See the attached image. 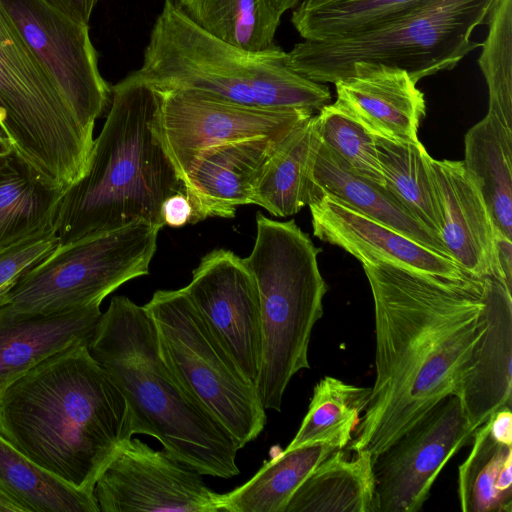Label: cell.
<instances>
[{
  "mask_svg": "<svg viewBox=\"0 0 512 512\" xmlns=\"http://www.w3.org/2000/svg\"><path fill=\"white\" fill-rule=\"evenodd\" d=\"M375 322V381L346 447L376 456L436 404L457 395L485 332L483 280L450 281L363 265Z\"/></svg>",
  "mask_w": 512,
  "mask_h": 512,
  "instance_id": "6da1fadb",
  "label": "cell"
},
{
  "mask_svg": "<svg viewBox=\"0 0 512 512\" xmlns=\"http://www.w3.org/2000/svg\"><path fill=\"white\" fill-rule=\"evenodd\" d=\"M0 434L37 465L89 491L132 437L125 398L86 342L48 356L5 389Z\"/></svg>",
  "mask_w": 512,
  "mask_h": 512,
  "instance_id": "7a4b0ae2",
  "label": "cell"
},
{
  "mask_svg": "<svg viewBox=\"0 0 512 512\" xmlns=\"http://www.w3.org/2000/svg\"><path fill=\"white\" fill-rule=\"evenodd\" d=\"M88 349L125 398L132 436L156 438L202 475L228 479L240 473L235 439L165 363L143 306L114 296Z\"/></svg>",
  "mask_w": 512,
  "mask_h": 512,
  "instance_id": "3957f363",
  "label": "cell"
},
{
  "mask_svg": "<svg viewBox=\"0 0 512 512\" xmlns=\"http://www.w3.org/2000/svg\"><path fill=\"white\" fill-rule=\"evenodd\" d=\"M160 97L132 72L112 86L85 171L63 194L55 221L58 247L134 222L165 225L164 201L184 188L152 130Z\"/></svg>",
  "mask_w": 512,
  "mask_h": 512,
  "instance_id": "277c9868",
  "label": "cell"
},
{
  "mask_svg": "<svg viewBox=\"0 0 512 512\" xmlns=\"http://www.w3.org/2000/svg\"><path fill=\"white\" fill-rule=\"evenodd\" d=\"M135 76L160 92L197 90L252 107L319 112L331 101L327 85L293 71L275 44L248 51L226 43L164 0Z\"/></svg>",
  "mask_w": 512,
  "mask_h": 512,
  "instance_id": "5b68a950",
  "label": "cell"
},
{
  "mask_svg": "<svg viewBox=\"0 0 512 512\" xmlns=\"http://www.w3.org/2000/svg\"><path fill=\"white\" fill-rule=\"evenodd\" d=\"M320 251L294 220L257 213L254 246L244 261L260 297L262 361L256 389L265 410L280 412L293 376L310 368V338L328 290L318 267Z\"/></svg>",
  "mask_w": 512,
  "mask_h": 512,
  "instance_id": "8992f818",
  "label": "cell"
},
{
  "mask_svg": "<svg viewBox=\"0 0 512 512\" xmlns=\"http://www.w3.org/2000/svg\"><path fill=\"white\" fill-rule=\"evenodd\" d=\"M494 0H427L365 30L322 41L303 40L287 52L288 66L318 83H335L357 62L406 70L415 80L452 70L481 46L471 35Z\"/></svg>",
  "mask_w": 512,
  "mask_h": 512,
  "instance_id": "52a82bcc",
  "label": "cell"
},
{
  "mask_svg": "<svg viewBox=\"0 0 512 512\" xmlns=\"http://www.w3.org/2000/svg\"><path fill=\"white\" fill-rule=\"evenodd\" d=\"M0 126L14 151L67 188L84 173L93 135L81 127L0 3Z\"/></svg>",
  "mask_w": 512,
  "mask_h": 512,
  "instance_id": "ba28073f",
  "label": "cell"
},
{
  "mask_svg": "<svg viewBox=\"0 0 512 512\" xmlns=\"http://www.w3.org/2000/svg\"><path fill=\"white\" fill-rule=\"evenodd\" d=\"M160 354L183 386L222 424L239 449L266 424L256 387L242 374L183 288L157 290L143 306Z\"/></svg>",
  "mask_w": 512,
  "mask_h": 512,
  "instance_id": "9c48e42d",
  "label": "cell"
},
{
  "mask_svg": "<svg viewBox=\"0 0 512 512\" xmlns=\"http://www.w3.org/2000/svg\"><path fill=\"white\" fill-rule=\"evenodd\" d=\"M160 229L139 221L58 247L22 276L5 304L39 314L101 304L124 283L149 274Z\"/></svg>",
  "mask_w": 512,
  "mask_h": 512,
  "instance_id": "30bf717a",
  "label": "cell"
},
{
  "mask_svg": "<svg viewBox=\"0 0 512 512\" xmlns=\"http://www.w3.org/2000/svg\"><path fill=\"white\" fill-rule=\"evenodd\" d=\"M75 118L90 135L110 107L112 87L101 76L88 24L48 0H0Z\"/></svg>",
  "mask_w": 512,
  "mask_h": 512,
  "instance_id": "8fae6325",
  "label": "cell"
},
{
  "mask_svg": "<svg viewBox=\"0 0 512 512\" xmlns=\"http://www.w3.org/2000/svg\"><path fill=\"white\" fill-rule=\"evenodd\" d=\"M160 94L152 130L181 181L198 155L212 146L257 136L286 135L314 115L305 109L240 105L197 90Z\"/></svg>",
  "mask_w": 512,
  "mask_h": 512,
  "instance_id": "7c38bea8",
  "label": "cell"
},
{
  "mask_svg": "<svg viewBox=\"0 0 512 512\" xmlns=\"http://www.w3.org/2000/svg\"><path fill=\"white\" fill-rule=\"evenodd\" d=\"M474 429L449 395L373 457L377 512H417L448 461L471 444Z\"/></svg>",
  "mask_w": 512,
  "mask_h": 512,
  "instance_id": "4fadbf2b",
  "label": "cell"
},
{
  "mask_svg": "<svg viewBox=\"0 0 512 512\" xmlns=\"http://www.w3.org/2000/svg\"><path fill=\"white\" fill-rule=\"evenodd\" d=\"M202 476L166 450L132 436L103 468L93 494L99 512H223L222 494Z\"/></svg>",
  "mask_w": 512,
  "mask_h": 512,
  "instance_id": "5bb4252c",
  "label": "cell"
},
{
  "mask_svg": "<svg viewBox=\"0 0 512 512\" xmlns=\"http://www.w3.org/2000/svg\"><path fill=\"white\" fill-rule=\"evenodd\" d=\"M242 374L256 387L262 321L256 281L244 258L227 249L204 255L183 288Z\"/></svg>",
  "mask_w": 512,
  "mask_h": 512,
  "instance_id": "9a60e30c",
  "label": "cell"
},
{
  "mask_svg": "<svg viewBox=\"0 0 512 512\" xmlns=\"http://www.w3.org/2000/svg\"><path fill=\"white\" fill-rule=\"evenodd\" d=\"M308 206L314 236L342 248L362 265L385 263L450 281L476 280L450 257L372 220L329 194H314Z\"/></svg>",
  "mask_w": 512,
  "mask_h": 512,
  "instance_id": "2e32d148",
  "label": "cell"
},
{
  "mask_svg": "<svg viewBox=\"0 0 512 512\" xmlns=\"http://www.w3.org/2000/svg\"><path fill=\"white\" fill-rule=\"evenodd\" d=\"M334 85V103L370 135L399 142L418 141L426 102L417 81L406 70L357 62Z\"/></svg>",
  "mask_w": 512,
  "mask_h": 512,
  "instance_id": "e0dca14e",
  "label": "cell"
},
{
  "mask_svg": "<svg viewBox=\"0 0 512 512\" xmlns=\"http://www.w3.org/2000/svg\"><path fill=\"white\" fill-rule=\"evenodd\" d=\"M286 135L228 141L201 152L182 180L192 208L189 223L233 218L240 206L251 204L263 164Z\"/></svg>",
  "mask_w": 512,
  "mask_h": 512,
  "instance_id": "ac0fdd59",
  "label": "cell"
},
{
  "mask_svg": "<svg viewBox=\"0 0 512 512\" xmlns=\"http://www.w3.org/2000/svg\"><path fill=\"white\" fill-rule=\"evenodd\" d=\"M432 169L450 257L473 278L496 279V228L475 179L463 161L433 159Z\"/></svg>",
  "mask_w": 512,
  "mask_h": 512,
  "instance_id": "d6986e66",
  "label": "cell"
},
{
  "mask_svg": "<svg viewBox=\"0 0 512 512\" xmlns=\"http://www.w3.org/2000/svg\"><path fill=\"white\" fill-rule=\"evenodd\" d=\"M482 280L486 329L456 395L474 429L512 407L511 290L493 277Z\"/></svg>",
  "mask_w": 512,
  "mask_h": 512,
  "instance_id": "ffe728a7",
  "label": "cell"
},
{
  "mask_svg": "<svg viewBox=\"0 0 512 512\" xmlns=\"http://www.w3.org/2000/svg\"><path fill=\"white\" fill-rule=\"evenodd\" d=\"M101 304L62 313L0 307V397L5 389L48 356L78 342L89 344L102 315Z\"/></svg>",
  "mask_w": 512,
  "mask_h": 512,
  "instance_id": "44dd1931",
  "label": "cell"
},
{
  "mask_svg": "<svg viewBox=\"0 0 512 512\" xmlns=\"http://www.w3.org/2000/svg\"><path fill=\"white\" fill-rule=\"evenodd\" d=\"M320 146L314 114L291 130L265 161L251 191V204L276 217L291 216L308 205Z\"/></svg>",
  "mask_w": 512,
  "mask_h": 512,
  "instance_id": "7402d4cb",
  "label": "cell"
},
{
  "mask_svg": "<svg viewBox=\"0 0 512 512\" xmlns=\"http://www.w3.org/2000/svg\"><path fill=\"white\" fill-rule=\"evenodd\" d=\"M317 193L329 194L372 220L450 257L442 241L422 225L384 185L347 169L322 143L314 164L310 199Z\"/></svg>",
  "mask_w": 512,
  "mask_h": 512,
  "instance_id": "603a6c76",
  "label": "cell"
},
{
  "mask_svg": "<svg viewBox=\"0 0 512 512\" xmlns=\"http://www.w3.org/2000/svg\"><path fill=\"white\" fill-rule=\"evenodd\" d=\"M337 449L300 484L285 512H377L373 456Z\"/></svg>",
  "mask_w": 512,
  "mask_h": 512,
  "instance_id": "cb8c5ba5",
  "label": "cell"
},
{
  "mask_svg": "<svg viewBox=\"0 0 512 512\" xmlns=\"http://www.w3.org/2000/svg\"><path fill=\"white\" fill-rule=\"evenodd\" d=\"M65 189L13 151L0 167V250L55 227Z\"/></svg>",
  "mask_w": 512,
  "mask_h": 512,
  "instance_id": "d4e9b609",
  "label": "cell"
},
{
  "mask_svg": "<svg viewBox=\"0 0 512 512\" xmlns=\"http://www.w3.org/2000/svg\"><path fill=\"white\" fill-rule=\"evenodd\" d=\"M463 162L480 189L496 231L512 239V130L486 114L465 135Z\"/></svg>",
  "mask_w": 512,
  "mask_h": 512,
  "instance_id": "484cf974",
  "label": "cell"
},
{
  "mask_svg": "<svg viewBox=\"0 0 512 512\" xmlns=\"http://www.w3.org/2000/svg\"><path fill=\"white\" fill-rule=\"evenodd\" d=\"M0 494L19 512H99L93 491L34 463L0 434Z\"/></svg>",
  "mask_w": 512,
  "mask_h": 512,
  "instance_id": "4316f807",
  "label": "cell"
},
{
  "mask_svg": "<svg viewBox=\"0 0 512 512\" xmlns=\"http://www.w3.org/2000/svg\"><path fill=\"white\" fill-rule=\"evenodd\" d=\"M472 448L458 468L463 512L512 511V445L498 441L487 420L473 434Z\"/></svg>",
  "mask_w": 512,
  "mask_h": 512,
  "instance_id": "83f0119b",
  "label": "cell"
},
{
  "mask_svg": "<svg viewBox=\"0 0 512 512\" xmlns=\"http://www.w3.org/2000/svg\"><path fill=\"white\" fill-rule=\"evenodd\" d=\"M385 187L440 240L441 214L432 160L425 147L415 142L374 137ZM443 243V242H442Z\"/></svg>",
  "mask_w": 512,
  "mask_h": 512,
  "instance_id": "f1b7e54d",
  "label": "cell"
},
{
  "mask_svg": "<svg viewBox=\"0 0 512 512\" xmlns=\"http://www.w3.org/2000/svg\"><path fill=\"white\" fill-rule=\"evenodd\" d=\"M335 450L321 444L285 449L247 483L222 494L223 512H285L300 484Z\"/></svg>",
  "mask_w": 512,
  "mask_h": 512,
  "instance_id": "f546056e",
  "label": "cell"
},
{
  "mask_svg": "<svg viewBox=\"0 0 512 512\" xmlns=\"http://www.w3.org/2000/svg\"><path fill=\"white\" fill-rule=\"evenodd\" d=\"M198 27L238 48L262 51L272 45L281 16L272 0H173Z\"/></svg>",
  "mask_w": 512,
  "mask_h": 512,
  "instance_id": "4dcf8cb0",
  "label": "cell"
},
{
  "mask_svg": "<svg viewBox=\"0 0 512 512\" xmlns=\"http://www.w3.org/2000/svg\"><path fill=\"white\" fill-rule=\"evenodd\" d=\"M370 387L322 378L313 389L308 411L287 450L307 445L345 449L367 404Z\"/></svg>",
  "mask_w": 512,
  "mask_h": 512,
  "instance_id": "1f68e13d",
  "label": "cell"
},
{
  "mask_svg": "<svg viewBox=\"0 0 512 512\" xmlns=\"http://www.w3.org/2000/svg\"><path fill=\"white\" fill-rule=\"evenodd\" d=\"M427 0H302L291 22L304 40L322 41L378 25Z\"/></svg>",
  "mask_w": 512,
  "mask_h": 512,
  "instance_id": "d6a6232c",
  "label": "cell"
},
{
  "mask_svg": "<svg viewBox=\"0 0 512 512\" xmlns=\"http://www.w3.org/2000/svg\"><path fill=\"white\" fill-rule=\"evenodd\" d=\"M478 59L489 92L487 114L512 130V0H494Z\"/></svg>",
  "mask_w": 512,
  "mask_h": 512,
  "instance_id": "836d02e7",
  "label": "cell"
},
{
  "mask_svg": "<svg viewBox=\"0 0 512 512\" xmlns=\"http://www.w3.org/2000/svg\"><path fill=\"white\" fill-rule=\"evenodd\" d=\"M321 143L350 171L385 186L375 140L335 103L317 114Z\"/></svg>",
  "mask_w": 512,
  "mask_h": 512,
  "instance_id": "e575fe53",
  "label": "cell"
},
{
  "mask_svg": "<svg viewBox=\"0 0 512 512\" xmlns=\"http://www.w3.org/2000/svg\"><path fill=\"white\" fill-rule=\"evenodd\" d=\"M58 246L59 239L53 227L0 250V307L22 276Z\"/></svg>",
  "mask_w": 512,
  "mask_h": 512,
  "instance_id": "d590c367",
  "label": "cell"
},
{
  "mask_svg": "<svg viewBox=\"0 0 512 512\" xmlns=\"http://www.w3.org/2000/svg\"><path fill=\"white\" fill-rule=\"evenodd\" d=\"M191 213L192 208L184 192L168 197L161 210L164 224L174 228L189 223Z\"/></svg>",
  "mask_w": 512,
  "mask_h": 512,
  "instance_id": "8d00e7d4",
  "label": "cell"
},
{
  "mask_svg": "<svg viewBox=\"0 0 512 512\" xmlns=\"http://www.w3.org/2000/svg\"><path fill=\"white\" fill-rule=\"evenodd\" d=\"M496 279L509 290L512 288V239L496 231L495 237Z\"/></svg>",
  "mask_w": 512,
  "mask_h": 512,
  "instance_id": "74e56055",
  "label": "cell"
},
{
  "mask_svg": "<svg viewBox=\"0 0 512 512\" xmlns=\"http://www.w3.org/2000/svg\"><path fill=\"white\" fill-rule=\"evenodd\" d=\"M59 10L75 19L88 24L97 0H48Z\"/></svg>",
  "mask_w": 512,
  "mask_h": 512,
  "instance_id": "f35d334b",
  "label": "cell"
},
{
  "mask_svg": "<svg viewBox=\"0 0 512 512\" xmlns=\"http://www.w3.org/2000/svg\"><path fill=\"white\" fill-rule=\"evenodd\" d=\"M490 431L500 442L512 445V413L511 408L497 410L489 418Z\"/></svg>",
  "mask_w": 512,
  "mask_h": 512,
  "instance_id": "ab89813d",
  "label": "cell"
},
{
  "mask_svg": "<svg viewBox=\"0 0 512 512\" xmlns=\"http://www.w3.org/2000/svg\"><path fill=\"white\" fill-rule=\"evenodd\" d=\"M13 151L14 149L9 137L0 126V167L5 163Z\"/></svg>",
  "mask_w": 512,
  "mask_h": 512,
  "instance_id": "60d3db41",
  "label": "cell"
},
{
  "mask_svg": "<svg viewBox=\"0 0 512 512\" xmlns=\"http://www.w3.org/2000/svg\"><path fill=\"white\" fill-rule=\"evenodd\" d=\"M302 0H272V3L279 14L282 15L288 10L294 9Z\"/></svg>",
  "mask_w": 512,
  "mask_h": 512,
  "instance_id": "b9f144b4",
  "label": "cell"
},
{
  "mask_svg": "<svg viewBox=\"0 0 512 512\" xmlns=\"http://www.w3.org/2000/svg\"><path fill=\"white\" fill-rule=\"evenodd\" d=\"M4 511L19 512L18 508L12 502L0 494V512Z\"/></svg>",
  "mask_w": 512,
  "mask_h": 512,
  "instance_id": "7bdbcfd3",
  "label": "cell"
}]
</instances>
